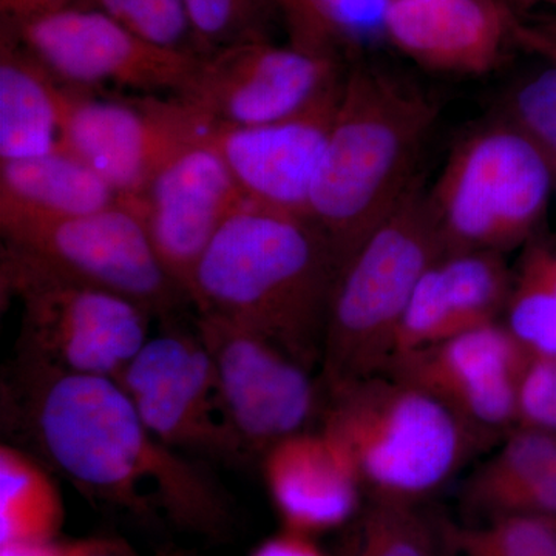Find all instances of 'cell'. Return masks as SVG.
I'll list each match as a JSON object with an SVG mask.
<instances>
[{
  "label": "cell",
  "instance_id": "obj_12",
  "mask_svg": "<svg viewBox=\"0 0 556 556\" xmlns=\"http://www.w3.org/2000/svg\"><path fill=\"white\" fill-rule=\"evenodd\" d=\"M195 328L214 362L229 426L247 455H263L309 430L324 408L313 371L268 339L222 318L199 314Z\"/></svg>",
  "mask_w": 556,
  "mask_h": 556
},
{
  "label": "cell",
  "instance_id": "obj_21",
  "mask_svg": "<svg viewBox=\"0 0 556 556\" xmlns=\"http://www.w3.org/2000/svg\"><path fill=\"white\" fill-rule=\"evenodd\" d=\"M118 201L115 190L86 161L62 146L31 159L0 161V208L75 217Z\"/></svg>",
  "mask_w": 556,
  "mask_h": 556
},
{
  "label": "cell",
  "instance_id": "obj_41",
  "mask_svg": "<svg viewBox=\"0 0 556 556\" xmlns=\"http://www.w3.org/2000/svg\"><path fill=\"white\" fill-rule=\"evenodd\" d=\"M555 193H556V182H555Z\"/></svg>",
  "mask_w": 556,
  "mask_h": 556
},
{
  "label": "cell",
  "instance_id": "obj_14",
  "mask_svg": "<svg viewBox=\"0 0 556 556\" xmlns=\"http://www.w3.org/2000/svg\"><path fill=\"white\" fill-rule=\"evenodd\" d=\"M532 358L495 321L404 354L387 372L424 388L485 438L518 427L519 383Z\"/></svg>",
  "mask_w": 556,
  "mask_h": 556
},
{
  "label": "cell",
  "instance_id": "obj_19",
  "mask_svg": "<svg viewBox=\"0 0 556 556\" xmlns=\"http://www.w3.org/2000/svg\"><path fill=\"white\" fill-rule=\"evenodd\" d=\"M263 477L287 530L314 535L356 514L364 489L342 444L320 428L292 434L263 453Z\"/></svg>",
  "mask_w": 556,
  "mask_h": 556
},
{
  "label": "cell",
  "instance_id": "obj_7",
  "mask_svg": "<svg viewBox=\"0 0 556 556\" xmlns=\"http://www.w3.org/2000/svg\"><path fill=\"white\" fill-rule=\"evenodd\" d=\"M2 298L22 309L20 357L75 375L118 379L148 342L150 314L130 300L47 268L3 244Z\"/></svg>",
  "mask_w": 556,
  "mask_h": 556
},
{
  "label": "cell",
  "instance_id": "obj_36",
  "mask_svg": "<svg viewBox=\"0 0 556 556\" xmlns=\"http://www.w3.org/2000/svg\"><path fill=\"white\" fill-rule=\"evenodd\" d=\"M137 552L126 543L112 540H86L70 543L68 556H135Z\"/></svg>",
  "mask_w": 556,
  "mask_h": 556
},
{
  "label": "cell",
  "instance_id": "obj_10",
  "mask_svg": "<svg viewBox=\"0 0 556 556\" xmlns=\"http://www.w3.org/2000/svg\"><path fill=\"white\" fill-rule=\"evenodd\" d=\"M62 86L182 97L203 58L163 49L105 14L68 7L16 28L0 27Z\"/></svg>",
  "mask_w": 556,
  "mask_h": 556
},
{
  "label": "cell",
  "instance_id": "obj_15",
  "mask_svg": "<svg viewBox=\"0 0 556 556\" xmlns=\"http://www.w3.org/2000/svg\"><path fill=\"white\" fill-rule=\"evenodd\" d=\"M130 203L144 222L161 265L189 298L190 281L208 244L248 200L206 137L172 159Z\"/></svg>",
  "mask_w": 556,
  "mask_h": 556
},
{
  "label": "cell",
  "instance_id": "obj_3",
  "mask_svg": "<svg viewBox=\"0 0 556 556\" xmlns=\"http://www.w3.org/2000/svg\"><path fill=\"white\" fill-rule=\"evenodd\" d=\"M439 112L404 76L364 58L346 62L309 211L340 269L419 178Z\"/></svg>",
  "mask_w": 556,
  "mask_h": 556
},
{
  "label": "cell",
  "instance_id": "obj_22",
  "mask_svg": "<svg viewBox=\"0 0 556 556\" xmlns=\"http://www.w3.org/2000/svg\"><path fill=\"white\" fill-rule=\"evenodd\" d=\"M65 511L60 490L35 457L0 447V546L56 541Z\"/></svg>",
  "mask_w": 556,
  "mask_h": 556
},
{
  "label": "cell",
  "instance_id": "obj_31",
  "mask_svg": "<svg viewBox=\"0 0 556 556\" xmlns=\"http://www.w3.org/2000/svg\"><path fill=\"white\" fill-rule=\"evenodd\" d=\"M556 434V361L533 357L518 391V427Z\"/></svg>",
  "mask_w": 556,
  "mask_h": 556
},
{
  "label": "cell",
  "instance_id": "obj_20",
  "mask_svg": "<svg viewBox=\"0 0 556 556\" xmlns=\"http://www.w3.org/2000/svg\"><path fill=\"white\" fill-rule=\"evenodd\" d=\"M61 146L60 80L0 31V161L31 159Z\"/></svg>",
  "mask_w": 556,
  "mask_h": 556
},
{
  "label": "cell",
  "instance_id": "obj_27",
  "mask_svg": "<svg viewBox=\"0 0 556 556\" xmlns=\"http://www.w3.org/2000/svg\"><path fill=\"white\" fill-rule=\"evenodd\" d=\"M497 116L525 135L556 175V65L544 62L511 83Z\"/></svg>",
  "mask_w": 556,
  "mask_h": 556
},
{
  "label": "cell",
  "instance_id": "obj_43",
  "mask_svg": "<svg viewBox=\"0 0 556 556\" xmlns=\"http://www.w3.org/2000/svg\"><path fill=\"white\" fill-rule=\"evenodd\" d=\"M555 361H556V358H555Z\"/></svg>",
  "mask_w": 556,
  "mask_h": 556
},
{
  "label": "cell",
  "instance_id": "obj_9",
  "mask_svg": "<svg viewBox=\"0 0 556 556\" xmlns=\"http://www.w3.org/2000/svg\"><path fill=\"white\" fill-rule=\"evenodd\" d=\"M61 87L62 148L86 161L121 200L139 199L172 159L212 129L181 97Z\"/></svg>",
  "mask_w": 556,
  "mask_h": 556
},
{
  "label": "cell",
  "instance_id": "obj_30",
  "mask_svg": "<svg viewBox=\"0 0 556 556\" xmlns=\"http://www.w3.org/2000/svg\"><path fill=\"white\" fill-rule=\"evenodd\" d=\"M346 556H431L430 543L408 503L378 500L357 527Z\"/></svg>",
  "mask_w": 556,
  "mask_h": 556
},
{
  "label": "cell",
  "instance_id": "obj_4",
  "mask_svg": "<svg viewBox=\"0 0 556 556\" xmlns=\"http://www.w3.org/2000/svg\"><path fill=\"white\" fill-rule=\"evenodd\" d=\"M424 178L340 269L329 300L320 387L325 396L386 375L402 318L426 270L444 255Z\"/></svg>",
  "mask_w": 556,
  "mask_h": 556
},
{
  "label": "cell",
  "instance_id": "obj_5",
  "mask_svg": "<svg viewBox=\"0 0 556 556\" xmlns=\"http://www.w3.org/2000/svg\"><path fill=\"white\" fill-rule=\"evenodd\" d=\"M321 428L350 453L378 500L409 503L448 481L481 437L424 388L393 375L327 396Z\"/></svg>",
  "mask_w": 556,
  "mask_h": 556
},
{
  "label": "cell",
  "instance_id": "obj_18",
  "mask_svg": "<svg viewBox=\"0 0 556 556\" xmlns=\"http://www.w3.org/2000/svg\"><path fill=\"white\" fill-rule=\"evenodd\" d=\"M511 280L514 274L501 252H455L439 257L413 292L399 329L394 361L495 324L506 311Z\"/></svg>",
  "mask_w": 556,
  "mask_h": 556
},
{
  "label": "cell",
  "instance_id": "obj_26",
  "mask_svg": "<svg viewBox=\"0 0 556 556\" xmlns=\"http://www.w3.org/2000/svg\"><path fill=\"white\" fill-rule=\"evenodd\" d=\"M203 56L252 40L270 39L277 21L269 0H182Z\"/></svg>",
  "mask_w": 556,
  "mask_h": 556
},
{
  "label": "cell",
  "instance_id": "obj_42",
  "mask_svg": "<svg viewBox=\"0 0 556 556\" xmlns=\"http://www.w3.org/2000/svg\"><path fill=\"white\" fill-rule=\"evenodd\" d=\"M135 556H139L138 554H135Z\"/></svg>",
  "mask_w": 556,
  "mask_h": 556
},
{
  "label": "cell",
  "instance_id": "obj_33",
  "mask_svg": "<svg viewBox=\"0 0 556 556\" xmlns=\"http://www.w3.org/2000/svg\"><path fill=\"white\" fill-rule=\"evenodd\" d=\"M75 0H0V27L16 28L27 22L68 9Z\"/></svg>",
  "mask_w": 556,
  "mask_h": 556
},
{
  "label": "cell",
  "instance_id": "obj_11",
  "mask_svg": "<svg viewBox=\"0 0 556 556\" xmlns=\"http://www.w3.org/2000/svg\"><path fill=\"white\" fill-rule=\"evenodd\" d=\"M116 380L149 430L170 448L228 463L247 456L229 426L217 371L197 328H167L149 338Z\"/></svg>",
  "mask_w": 556,
  "mask_h": 556
},
{
  "label": "cell",
  "instance_id": "obj_16",
  "mask_svg": "<svg viewBox=\"0 0 556 556\" xmlns=\"http://www.w3.org/2000/svg\"><path fill=\"white\" fill-rule=\"evenodd\" d=\"M340 91L342 84L314 108L280 123L212 127L208 144L225 160L248 203L309 218Z\"/></svg>",
  "mask_w": 556,
  "mask_h": 556
},
{
  "label": "cell",
  "instance_id": "obj_25",
  "mask_svg": "<svg viewBox=\"0 0 556 556\" xmlns=\"http://www.w3.org/2000/svg\"><path fill=\"white\" fill-rule=\"evenodd\" d=\"M72 7L105 14L163 49L204 58L182 0H75Z\"/></svg>",
  "mask_w": 556,
  "mask_h": 556
},
{
  "label": "cell",
  "instance_id": "obj_24",
  "mask_svg": "<svg viewBox=\"0 0 556 556\" xmlns=\"http://www.w3.org/2000/svg\"><path fill=\"white\" fill-rule=\"evenodd\" d=\"M526 247L504 325L533 357L556 358V244L530 240Z\"/></svg>",
  "mask_w": 556,
  "mask_h": 556
},
{
  "label": "cell",
  "instance_id": "obj_6",
  "mask_svg": "<svg viewBox=\"0 0 556 556\" xmlns=\"http://www.w3.org/2000/svg\"><path fill=\"white\" fill-rule=\"evenodd\" d=\"M555 182L540 150L500 116L471 130L427 189L444 254H504L529 243L543 223Z\"/></svg>",
  "mask_w": 556,
  "mask_h": 556
},
{
  "label": "cell",
  "instance_id": "obj_13",
  "mask_svg": "<svg viewBox=\"0 0 556 556\" xmlns=\"http://www.w3.org/2000/svg\"><path fill=\"white\" fill-rule=\"evenodd\" d=\"M346 62L314 56L273 39L208 54L182 94L212 127H252L294 118L329 97Z\"/></svg>",
  "mask_w": 556,
  "mask_h": 556
},
{
  "label": "cell",
  "instance_id": "obj_34",
  "mask_svg": "<svg viewBox=\"0 0 556 556\" xmlns=\"http://www.w3.org/2000/svg\"><path fill=\"white\" fill-rule=\"evenodd\" d=\"M511 515H543L556 518V456Z\"/></svg>",
  "mask_w": 556,
  "mask_h": 556
},
{
  "label": "cell",
  "instance_id": "obj_39",
  "mask_svg": "<svg viewBox=\"0 0 556 556\" xmlns=\"http://www.w3.org/2000/svg\"><path fill=\"white\" fill-rule=\"evenodd\" d=\"M541 2L548 3V5L554 7V9L556 10V0H538V3Z\"/></svg>",
  "mask_w": 556,
  "mask_h": 556
},
{
  "label": "cell",
  "instance_id": "obj_32",
  "mask_svg": "<svg viewBox=\"0 0 556 556\" xmlns=\"http://www.w3.org/2000/svg\"><path fill=\"white\" fill-rule=\"evenodd\" d=\"M511 40L544 62L556 65V13L535 17L515 14Z\"/></svg>",
  "mask_w": 556,
  "mask_h": 556
},
{
  "label": "cell",
  "instance_id": "obj_29",
  "mask_svg": "<svg viewBox=\"0 0 556 556\" xmlns=\"http://www.w3.org/2000/svg\"><path fill=\"white\" fill-rule=\"evenodd\" d=\"M455 543L464 556H556V518L506 515L482 529L456 532Z\"/></svg>",
  "mask_w": 556,
  "mask_h": 556
},
{
  "label": "cell",
  "instance_id": "obj_37",
  "mask_svg": "<svg viewBox=\"0 0 556 556\" xmlns=\"http://www.w3.org/2000/svg\"><path fill=\"white\" fill-rule=\"evenodd\" d=\"M70 544L50 543L2 544L0 556H68Z\"/></svg>",
  "mask_w": 556,
  "mask_h": 556
},
{
  "label": "cell",
  "instance_id": "obj_40",
  "mask_svg": "<svg viewBox=\"0 0 556 556\" xmlns=\"http://www.w3.org/2000/svg\"><path fill=\"white\" fill-rule=\"evenodd\" d=\"M160 556H188V555L179 554V552H166V554H163Z\"/></svg>",
  "mask_w": 556,
  "mask_h": 556
},
{
  "label": "cell",
  "instance_id": "obj_23",
  "mask_svg": "<svg viewBox=\"0 0 556 556\" xmlns=\"http://www.w3.org/2000/svg\"><path fill=\"white\" fill-rule=\"evenodd\" d=\"M555 456L556 434L515 428L503 447L468 481V500L497 517L511 515Z\"/></svg>",
  "mask_w": 556,
  "mask_h": 556
},
{
  "label": "cell",
  "instance_id": "obj_35",
  "mask_svg": "<svg viewBox=\"0 0 556 556\" xmlns=\"http://www.w3.org/2000/svg\"><path fill=\"white\" fill-rule=\"evenodd\" d=\"M251 556H327L311 541L308 535L287 532L266 540Z\"/></svg>",
  "mask_w": 556,
  "mask_h": 556
},
{
  "label": "cell",
  "instance_id": "obj_8",
  "mask_svg": "<svg viewBox=\"0 0 556 556\" xmlns=\"http://www.w3.org/2000/svg\"><path fill=\"white\" fill-rule=\"evenodd\" d=\"M0 230L7 247L20 249L61 276L130 300L152 317H170L190 303L161 265L130 201L75 217L0 208Z\"/></svg>",
  "mask_w": 556,
  "mask_h": 556
},
{
  "label": "cell",
  "instance_id": "obj_38",
  "mask_svg": "<svg viewBox=\"0 0 556 556\" xmlns=\"http://www.w3.org/2000/svg\"><path fill=\"white\" fill-rule=\"evenodd\" d=\"M504 2L517 16H525L527 11L536 5L538 0H504Z\"/></svg>",
  "mask_w": 556,
  "mask_h": 556
},
{
  "label": "cell",
  "instance_id": "obj_17",
  "mask_svg": "<svg viewBox=\"0 0 556 556\" xmlns=\"http://www.w3.org/2000/svg\"><path fill=\"white\" fill-rule=\"evenodd\" d=\"M514 16L504 0H390L386 38L420 67L481 76L503 61Z\"/></svg>",
  "mask_w": 556,
  "mask_h": 556
},
{
  "label": "cell",
  "instance_id": "obj_2",
  "mask_svg": "<svg viewBox=\"0 0 556 556\" xmlns=\"http://www.w3.org/2000/svg\"><path fill=\"white\" fill-rule=\"evenodd\" d=\"M340 265L311 218L247 203L218 230L189 287L197 313L249 329L320 368Z\"/></svg>",
  "mask_w": 556,
  "mask_h": 556
},
{
  "label": "cell",
  "instance_id": "obj_28",
  "mask_svg": "<svg viewBox=\"0 0 556 556\" xmlns=\"http://www.w3.org/2000/svg\"><path fill=\"white\" fill-rule=\"evenodd\" d=\"M289 46L314 56L345 62L354 50L343 30L342 0H269Z\"/></svg>",
  "mask_w": 556,
  "mask_h": 556
},
{
  "label": "cell",
  "instance_id": "obj_1",
  "mask_svg": "<svg viewBox=\"0 0 556 556\" xmlns=\"http://www.w3.org/2000/svg\"><path fill=\"white\" fill-rule=\"evenodd\" d=\"M17 358L3 408L62 477L137 514L155 506L204 535L225 530L228 510L214 482L149 430L118 380Z\"/></svg>",
  "mask_w": 556,
  "mask_h": 556
}]
</instances>
